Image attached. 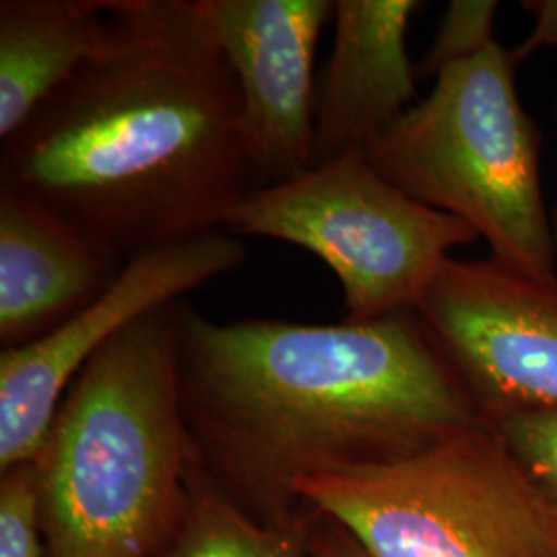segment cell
Returning a JSON list of instances; mask_svg holds the SVG:
<instances>
[{
	"instance_id": "obj_17",
	"label": "cell",
	"mask_w": 557,
	"mask_h": 557,
	"mask_svg": "<svg viewBox=\"0 0 557 557\" xmlns=\"http://www.w3.org/2000/svg\"><path fill=\"white\" fill-rule=\"evenodd\" d=\"M522 9L533 15L535 23L527 40L510 50L517 66L537 50H557V0H524Z\"/></svg>"
},
{
	"instance_id": "obj_20",
	"label": "cell",
	"mask_w": 557,
	"mask_h": 557,
	"mask_svg": "<svg viewBox=\"0 0 557 557\" xmlns=\"http://www.w3.org/2000/svg\"><path fill=\"white\" fill-rule=\"evenodd\" d=\"M556 120H557V103H556Z\"/></svg>"
},
{
	"instance_id": "obj_1",
	"label": "cell",
	"mask_w": 557,
	"mask_h": 557,
	"mask_svg": "<svg viewBox=\"0 0 557 557\" xmlns=\"http://www.w3.org/2000/svg\"><path fill=\"white\" fill-rule=\"evenodd\" d=\"M195 465L239 512L310 535L299 481L407 457L485 425L416 310L372 322H218L172 306Z\"/></svg>"
},
{
	"instance_id": "obj_8",
	"label": "cell",
	"mask_w": 557,
	"mask_h": 557,
	"mask_svg": "<svg viewBox=\"0 0 557 557\" xmlns=\"http://www.w3.org/2000/svg\"><path fill=\"white\" fill-rule=\"evenodd\" d=\"M487 419L557 407V278L450 259L416 308Z\"/></svg>"
},
{
	"instance_id": "obj_3",
	"label": "cell",
	"mask_w": 557,
	"mask_h": 557,
	"mask_svg": "<svg viewBox=\"0 0 557 557\" xmlns=\"http://www.w3.org/2000/svg\"><path fill=\"white\" fill-rule=\"evenodd\" d=\"M172 306L103 345L60 403L32 460L46 557H151L186 499Z\"/></svg>"
},
{
	"instance_id": "obj_18",
	"label": "cell",
	"mask_w": 557,
	"mask_h": 557,
	"mask_svg": "<svg viewBox=\"0 0 557 557\" xmlns=\"http://www.w3.org/2000/svg\"><path fill=\"white\" fill-rule=\"evenodd\" d=\"M312 557H370L338 522L320 515L308 535Z\"/></svg>"
},
{
	"instance_id": "obj_15",
	"label": "cell",
	"mask_w": 557,
	"mask_h": 557,
	"mask_svg": "<svg viewBox=\"0 0 557 557\" xmlns=\"http://www.w3.org/2000/svg\"><path fill=\"white\" fill-rule=\"evenodd\" d=\"M496 0H453L440 21L430 50L418 64V75L438 77L444 69L490 48L496 41Z\"/></svg>"
},
{
	"instance_id": "obj_13",
	"label": "cell",
	"mask_w": 557,
	"mask_h": 557,
	"mask_svg": "<svg viewBox=\"0 0 557 557\" xmlns=\"http://www.w3.org/2000/svg\"><path fill=\"white\" fill-rule=\"evenodd\" d=\"M151 557H312L308 535L255 522L193 462L178 522Z\"/></svg>"
},
{
	"instance_id": "obj_2",
	"label": "cell",
	"mask_w": 557,
	"mask_h": 557,
	"mask_svg": "<svg viewBox=\"0 0 557 557\" xmlns=\"http://www.w3.org/2000/svg\"><path fill=\"white\" fill-rule=\"evenodd\" d=\"M0 184L122 262L225 230L257 184L197 0H110L100 54L2 140Z\"/></svg>"
},
{
	"instance_id": "obj_14",
	"label": "cell",
	"mask_w": 557,
	"mask_h": 557,
	"mask_svg": "<svg viewBox=\"0 0 557 557\" xmlns=\"http://www.w3.org/2000/svg\"><path fill=\"white\" fill-rule=\"evenodd\" d=\"M522 471L557 502V407L510 409L487 419Z\"/></svg>"
},
{
	"instance_id": "obj_6",
	"label": "cell",
	"mask_w": 557,
	"mask_h": 557,
	"mask_svg": "<svg viewBox=\"0 0 557 557\" xmlns=\"http://www.w3.org/2000/svg\"><path fill=\"white\" fill-rule=\"evenodd\" d=\"M225 230L287 242L322 260L343 289L349 322L416 310L453 250L481 239L469 223L405 195L363 149L255 190Z\"/></svg>"
},
{
	"instance_id": "obj_10",
	"label": "cell",
	"mask_w": 557,
	"mask_h": 557,
	"mask_svg": "<svg viewBox=\"0 0 557 557\" xmlns=\"http://www.w3.org/2000/svg\"><path fill=\"white\" fill-rule=\"evenodd\" d=\"M419 0H337L333 50L314 103L312 168L363 149L416 98L407 32Z\"/></svg>"
},
{
	"instance_id": "obj_9",
	"label": "cell",
	"mask_w": 557,
	"mask_h": 557,
	"mask_svg": "<svg viewBox=\"0 0 557 557\" xmlns=\"http://www.w3.org/2000/svg\"><path fill=\"white\" fill-rule=\"evenodd\" d=\"M236 79L257 190L296 178L314 158V60L331 0H197Z\"/></svg>"
},
{
	"instance_id": "obj_11",
	"label": "cell",
	"mask_w": 557,
	"mask_h": 557,
	"mask_svg": "<svg viewBox=\"0 0 557 557\" xmlns=\"http://www.w3.org/2000/svg\"><path fill=\"white\" fill-rule=\"evenodd\" d=\"M108 255L52 209L0 184V345L50 335L116 281Z\"/></svg>"
},
{
	"instance_id": "obj_19",
	"label": "cell",
	"mask_w": 557,
	"mask_h": 557,
	"mask_svg": "<svg viewBox=\"0 0 557 557\" xmlns=\"http://www.w3.org/2000/svg\"><path fill=\"white\" fill-rule=\"evenodd\" d=\"M554 232H556V242H557V211L554 213Z\"/></svg>"
},
{
	"instance_id": "obj_12",
	"label": "cell",
	"mask_w": 557,
	"mask_h": 557,
	"mask_svg": "<svg viewBox=\"0 0 557 557\" xmlns=\"http://www.w3.org/2000/svg\"><path fill=\"white\" fill-rule=\"evenodd\" d=\"M108 36L110 0H2L0 139L98 57Z\"/></svg>"
},
{
	"instance_id": "obj_5",
	"label": "cell",
	"mask_w": 557,
	"mask_h": 557,
	"mask_svg": "<svg viewBox=\"0 0 557 557\" xmlns=\"http://www.w3.org/2000/svg\"><path fill=\"white\" fill-rule=\"evenodd\" d=\"M298 496L370 557H557V502L490 425L306 479Z\"/></svg>"
},
{
	"instance_id": "obj_4",
	"label": "cell",
	"mask_w": 557,
	"mask_h": 557,
	"mask_svg": "<svg viewBox=\"0 0 557 557\" xmlns=\"http://www.w3.org/2000/svg\"><path fill=\"white\" fill-rule=\"evenodd\" d=\"M517 62L498 40L444 69L430 96L366 147L405 195L469 223L499 267L557 278V242L541 182L537 122L518 100Z\"/></svg>"
},
{
	"instance_id": "obj_7",
	"label": "cell",
	"mask_w": 557,
	"mask_h": 557,
	"mask_svg": "<svg viewBox=\"0 0 557 557\" xmlns=\"http://www.w3.org/2000/svg\"><path fill=\"white\" fill-rule=\"evenodd\" d=\"M248 257L227 230L140 252L77 317L25 347L0 354V471L32 462L60 403L87 361L145 314L184 299Z\"/></svg>"
},
{
	"instance_id": "obj_16",
	"label": "cell",
	"mask_w": 557,
	"mask_h": 557,
	"mask_svg": "<svg viewBox=\"0 0 557 557\" xmlns=\"http://www.w3.org/2000/svg\"><path fill=\"white\" fill-rule=\"evenodd\" d=\"M0 557H46L34 462L0 471Z\"/></svg>"
}]
</instances>
